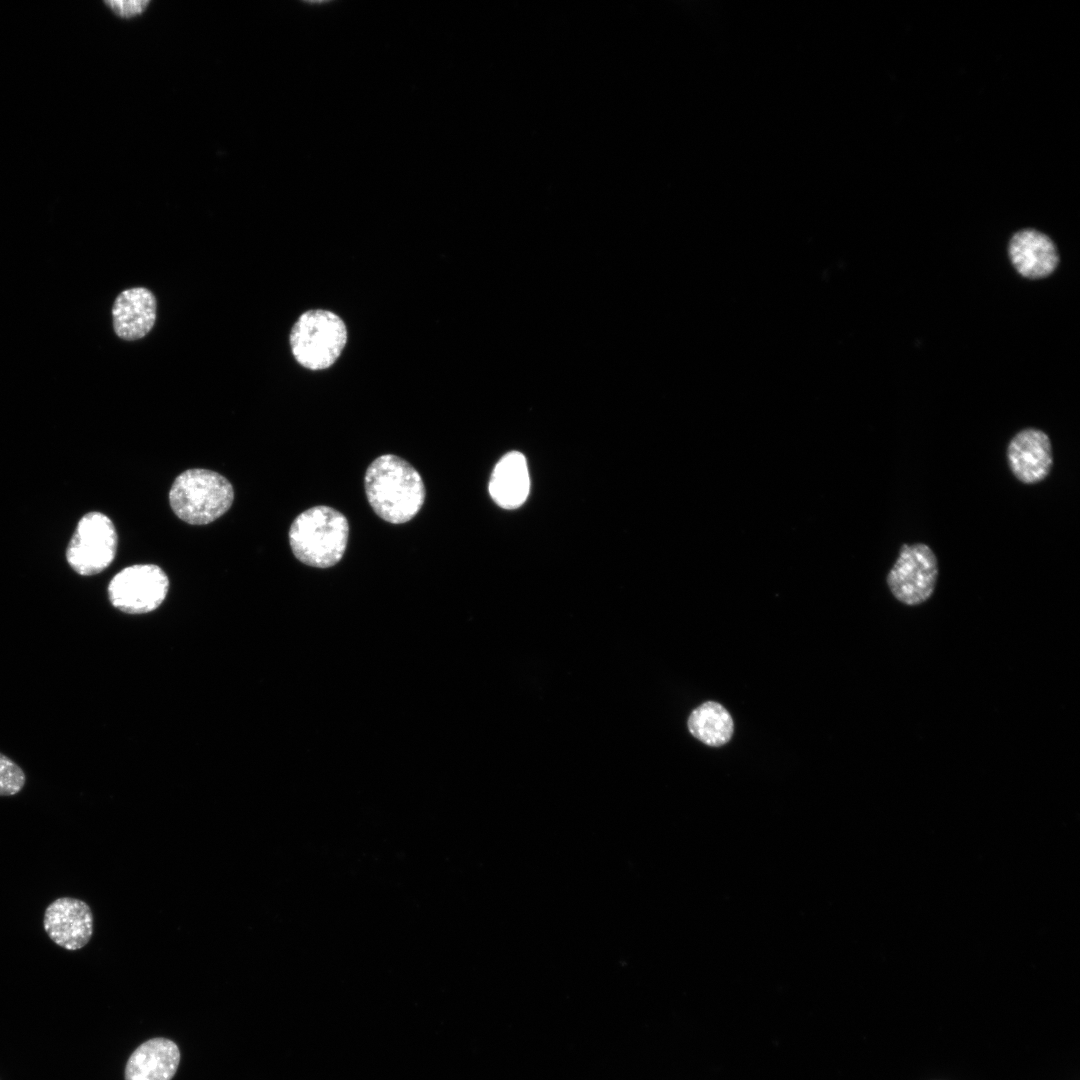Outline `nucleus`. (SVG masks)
I'll use <instances>...</instances> for the list:
<instances>
[{"label":"nucleus","mask_w":1080,"mask_h":1080,"mask_svg":"<svg viewBox=\"0 0 1080 1080\" xmlns=\"http://www.w3.org/2000/svg\"><path fill=\"white\" fill-rule=\"evenodd\" d=\"M118 536L112 520L103 513L89 512L78 522L71 538L66 558L80 575L102 572L114 560Z\"/></svg>","instance_id":"423d86ee"},{"label":"nucleus","mask_w":1080,"mask_h":1080,"mask_svg":"<svg viewBox=\"0 0 1080 1080\" xmlns=\"http://www.w3.org/2000/svg\"><path fill=\"white\" fill-rule=\"evenodd\" d=\"M26 782L24 771L13 760L0 753V796L19 793Z\"/></svg>","instance_id":"2eb2a0df"},{"label":"nucleus","mask_w":1080,"mask_h":1080,"mask_svg":"<svg viewBox=\"0 0 1080 1080\" xmlns=\"http://www.w3.org/2000/svg\"><path fill=\"white\" fill-rule=\"evenodd\" d=\"M349 536L346 517L329 506H315L299 514L290 526L289 542L302 563L328 568L344 555Z\"/></svg>","instance_id":"f03ea898"},{"label":"nucleus","mask_w":1080,"mask_h":1080,"mask_svg":"<svg viewBox=\"0 0 1080 1080\" xmlns=\"http://www.w3.org/2000/svg\"><path fill=\"white\" fill-rule=\"evenodd\" d=\"M689 732L705 745L720 747L727 744L734 732L733 718L718 702L707 701L688 717Z\"/></svg>","instance_id":"4468645a"},{"label":"nucleus","mask_w":1080,"mask_h":1080,"mask_svg":"<svg viewBox=\"0 0 1080 1080\" xmlns=\"http://www.w3.org/2000/svg\"><path fill=\"white\" fill-rule=\"evenodd\" d=\"M290 347L296 361L305 368L321 370L332 366L347 342L343 320L327 310H309L300 315L290 332Z\"/></svg>","instance_id":"20e7f679"},{"label":"nucleus","mask_w":1080,"mask_h":1080,"mask_svg":"<svg viewBox=\"0 0 1080 1080\" xmlns=\"http://www.w3.org/2000/svg\"><path fill=\"white\" fill-rule=\"evenodd\" d=\"M489 493L493 501L504 509H515L527 499L530 478L524 455L518 451L505 454L495 465Z\"/></svg>","instance_id":"ddd939ff"},{"label":"nucleus","mask_w":1080,"mask_h":1080,"mask_svg":"<svg viewBox=\"0 0 1080 1080\" xmlns=\"http://www.w3.org/2000/svg\"><path fill=\"white\" fill-rule=\"evenodd\" d=\"M364 486L374 512L393 524L411 520L425 500L420 474L406 460L392 454L381 455L369 465Z\"/></svg>","instance_id":"f257e3e1"},{"label":"nucleus","mask_w":1080,"mask_h":1080,"mask_svg":"<svg viewBox=\"0 0 1080 1080\" xmlns=\"http://www.w3.org/2000/svg\"><path fill=\"white\" fill-rule=\"evenodd\" d=\"M177 1044L167 1038L156 1037L139 1045L130 1055L125 1080H171L180 1063Z\"/></svg>","instance_id":"f8f14e48"},{"label":"nucleus","mask_w":1080,"mask_h":1080,"mask_svg":"<svg viewBox=\"0 0 1080 1080\" xmlns=\"http://www.w3.org/2000/svg\"><path fill=\"white\" fill-rule=\"evenodd\" d=\"M234 500L232 484L221 474L206 469H189L174 480L169 502L184 522L205 525L221 517Z\"/></svg>","instance_id":"7ed1b4c3"},{"label":"nucleus","mask_w":1080,"mask_h":1080,"mask_svg":"<svg viewBox=\"0 0 1080 1080\" xmlns=\"http://www.w3.org/2000/svg\"><path fill=\"white\" fill-rule=\"evenodd\" d=\"M169 579L154 564H137L118 572L108 585L111 604L128 614L148 613L158 608L168 593Z\"/></svg>","instance_id":"0eeeda50"},{"label":"nucleus","mask_w":1080,"mask_h":1080,"mask_svg":"<svg viewBox=\"0 0 1080 1080\" xmlns=\"http://www.w3.org/2000/svg\"><path fill=\"white\" fill-rule=\"evenodd\" d=\"M94 916L90 906L73 897H60L45 909L43 928L57 946L76 951L85 947L93 935Z\"/></svg>","instance_id":"6e6552de"},{"label":"nucleus","mask_w":1080,"mask_h":1080,"mask_svg":"<svg viewBox=\"0 0 1080 1080\" xmlns=\"http://www.w3.org/2000/svg\"><path fill=\"white\" fill-rule=\"evenodd\" d=\"M938 572L937 557L930 546L903 544L887 574V585L897 601L918 606L933 595Z\"/></svg>","instance_id":"39448f33"},{"label":"nucleus","mask_w":1080,"mask_h":1080,"mask_svg":"<svg viewBox=\"0 0 1080 1080\" xmlns=\"http://www.w3.org/2000/svg\"><path fill=\"white\" fill-rule=\"evenodd\" d=\"M105 7L117 18L129 20L142 15L151 4L150 0H108Z\"/></svg>","instance_id":"dca6fc26"},{"label":"nucleus","mask_w":1080,"mask_h":1080,"mask_svg":"<svg viewBox=\"0 0 1080 1080\" xmlns=\"http://www.w3.org/2000/svg\"><path fill=\"white\" fill-rule=\"evenodd\" d=\"M1008 255L1018 274L1031 280L1048 277L1059 263L1057 248L1051 238L1031 228L1012 235Z\"/></svg>","instance_id":"9d476101"},{"label":"nucleus","mask_w":1080,"mask_h":1080,"mask_svg":"<svg viewBox=\"0 0 1080 1080\" xmlns=\"http://www.w3.org/2000/svg\"><path fill=\"white\" fill-rule=\"evenodd\" d=\"M1007 462L1011 473L1019 482L1033 485L1043 481L1053 466L1049 436L1034 427L1018 431L1008 443Z\"/></svg>","instance_id":"1a4fd4ad"},{"label":"nucleus","mask_w":1080,"mask_h":1080,"mask_svg":"<svg viewBox=\"0 0 1080 1080\" xmlns=\"http://www.w3.org/2000/svg\"><path fill=\"white\" fill-rule=\"evenodd\" d=\"M156 308L155 296L147 288L134 287L122 291L112 309L115 333L128 341L144 337L155 323Z\"/></svg>","instance_id":"9b49d317"}]
</instances>
